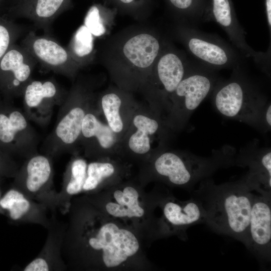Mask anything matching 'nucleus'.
<instances>
[{
	"label": "nucleus",
	"instance_id": "nucleus-1",
	"mask_svg": "<svg viewBox=\"0 0 271 271\" xmlns=\"http://www.w3.org/2000/svg\"><path fill=\"white\" fill-rule=\"evenodd\" d=\"M62 254L67 269L149 271L148 258L139 234L99 210L84 195L73 197L67 213Z\"/></svg>",
	"mask_w": 271,
	"mask_h": 271
},
{
	"label": "nucleus",
	"instance_id": "nucleus-2",
	"mask_svg": "<svg viewBox=\"0 0 271 271\" xmlns=\"http://www.w3.org/2000/svg\"><path fill=\"white\" fill-rule=\"evenodd\" d=\"M169 39L154 27H126L107 39L100 53V62L118 88L129 92L142 90Z\"/></svg>",
	"mask_w": 271,
	"mask_h": 271
},
{
	"label": "nucleus",
	"instance_id": "nucleus-3",
	"mask_svg": "<svg viewBox=\"0 0 271 271\" xmlns=\"http://www.w3.org/2000/svg\"><path fill=\"white\" fill-rule=\"evenodd\" d=\"M191 194L203 209L204 223L246 245L253 193L243 177L220 184L207 178Z\"/></svg>",
	"mask_w": 271,
	"mask_h": 271
},
{
	"label": "nucleus",
	"instance_id": "nucleus-4",
	"mask_svg": "<svg viewBox=\"0 0 271 271\" xmlns=\"http://www.w3.org/2000/svg\"><path fill=\"white\" fill-rule=\"evenodd\" d=\"M236 153L234 148L227 145L213 150L208 157L165 149L142 164L138 179L144 186L156 181L191 193L197 183L218 170L234 166Z\"/></svg>",
	"mask_w": 271,
	"mask_h": 271
},
{
	"label": "nucleus",
	"instance_id": "nucleus-5",
	"mask_svg": "<svg viewBox=\"0 0 271 271\" xmlns=\"http://www.w3.org/2000/svg\"><path fill=\"white\" fill-rule=\"evenodd\" d=\"M140 181L127 178L97 193L84 195L101 212L136 231L145 246L159 239L156 186L147 192Z\"/></svg>",
	"mask_w": 271,
	"mask_h": 271
},
{
	"label": "nucleus",
	"instance_id": "nucleus-6",
	"mask_svg": "<svg viewBox=\"0 0 271 271\" xmlns=\"http://www.w3.org/2000/svg\"><path fill=\"white\" fill-rule=\"evenodd\" d=\"M212 93L213 104L221 115L262 131L261 117L268 101L245 73L243 65L233 68L228 79H219Z\"/></svg>",
	"mask_w": 271,
	"mask_h": 271
},
{
	"label": "nucleus",
	"instance_id": "nucleus-7",
	"mask_svg": "<svg viewBox=\"0 0 271 271\" xmlns=\"http://www.w3.org/2000/svg\"><path fill=\"white\" fill-rule=\"evenodd\" d=\"M219 78L217 71L192 63L171 95L165 122L171 129H180L195 110L212 93Z\"/></svg>",
	"mask_w": 271,
	"mask_h": 271
},
{
	"label": "nucleus",
	"instance_id": "nucleus-8",
	"mask_svg": "<svg viewBox=\"0 0 271 271\" xmlns=\"http://www.w3.org/2000/svg\"><path fill=\"white\" fill-rule=\"evenodd\" d=\"M173 34L196 62L209 69H233L244 63V57L232 45L196 26L176 23Z\"/></svg>",
	"mask_w": 271,
	"mask_h": 271
},
{
	"label": "nucleus",
	"instance_id": "nucleus-9",
	"mask_svg": "<svg viewBox=\"0 0 271 271\" xmlns=\"http://www.w3.org/2000/svg\"><path fill=\"white\" fill-rule=\"evenodd\" d=\"M193 62L169 39L155 62L143 90L161 110L167 111L171 95Z\"/></svg>",
	"mask_w": 271,
	"mask_h": 271
},
{
	"label": "nucleus",
	"instance_id": "nucleus-10",
	"mask_svg": "<svg viewBox=\"0 0 271 271\" xmlns=\"http://www.w3.org/2000/svg\"><path fill=\"white\" fill-rule=\"evenodd\" d=\"M155 214L159 239L176 236L183 241L188 239L187 229L204 223V214L199 202L193 197L182 201L165 186H156Z\"/></svg>",
	"mask_w": 271,
	"mask_h": 271
},
{
	"label": "nucleus",
	"instance_id": "nucleus-11",
	"mask_svg": "<svg viewBox=\"0 0 271 271\" xmlns=\"http://www.w3.org/2000/svg\"><path fill=\"white\" fill-rule=\"evenodd\" d=\"M53 178L50 159L43 155H34L17 172L15 188L54 213L58 210L59 199Z\"/></svg>",
	"mask_w": 271,
	"mask_h": 271
},
{
	"label": "nucleus",
	"instance_id": "nucleus-12",
	"mask_svg": "<svg viewBox=\"0 0 271 271\" xmlns=\"http://www.w3.org/2000/svg\"><path fill=\"white\" fill-rule=\"evenodd\" d=\"M128 127L129 131L125 137L127 156L142 164L158 153L152 149L153 140L165 143L171 129L159 113L148 115L142 112L132 116Z\"/></svg>",
	"mask_w": 271,
	"mask_h": 271
},
{
	"label": "nucleus",
	"instance_id": "nucleus-13",
	"mask_svg": "<svg viewBox=\"0 0 271 271\" xmlns=\"http://www.w3.org/2000/svg\"><path fill=\"white\" fill-rule=\"evenodd\" d=\"M211 21L225 32L232 45L244 57L251 58L264 73L270 72V52L256 51L246 40V33L238 21L231 0H211Z\"/></svg>",
	"mask_w": 271,
	"mask_h": 271
},
{
	"label": "nucleus",
	"instance_id": "nucleus-14",
	"mask_svg": "<svg viewBox=\"0 0 271 271\" xmlns=\"http://www.w3.org/2000/svg\"><path fill=\"white\" fill-rule=\"evenodd\" d=\"M21 46L48 70L73 78L80 69L67 48L52 37L38 36L30 31L23 39Z\"/></svg>",
	"mask_w": 271,
	"mask_h": 271
},
{
	"label": "nucleus",
	"instance_id": "nucleus-15",
	"mask_svg": "<svg viewBox=\"0 0 271 271\" xmlns=\"http://www.w3.org/2000/svg\"><path fill=\"white\" fill-rule=\"evenodd\" d=\"M234 166L248 168L243 178L252 192L271 197L270 148L260 147L257 140L252 141L236 154Z\"/></svg>",
	"mask_w": 271,
	"mask_h": 271
},
{
	"label": "nucleus",
	"instance_id": "nucleus-16",
	"mask_svg": "<svg viewBox=\"0 0 271 271\" xmlns=\"http://www.w3.org/2000/svg\"><path fill=\"white\" fill-rule=\"evenodd\" d=\"M261 261L271 260V197L253 194L245 246Z\"/></svg>",
	"mask_w": 271,
	"mask_h": 271
},
{
	"label": "nucleus",
	"instance_id": "nucleus-17",
	"mask_svg": "<svg viewBox=\"0 0 271 271\" xmlns=\"http://www.w3.org/2000/svg\"><path fill=\"white\" fill-rule=\"evenodd\" d=\"M91 95L90 91L81 84L75 85L68 95L67 101L70 107L63 113L54 131L56 138L63 145L70 146L81 137L82 121L88 112L85 106Z\"/></svg>",
	"mask_w": 271,
	"mask_h": 271
},
{
	"label": "nucleus",
	"instance_id": "nucleus-18",
	"mask_svg": "<svg viewBox=\"0 0 271 271\" xmlns=\"http://www.w3.org/2000/svg\"><path fill=\"white\" fill-rule=\"evenodd\" d=\"M50 224L47 229L45 243L39 254L26 265L24 271H62L67 270L62 254L66 223L60 220L56 213H51Z\"/></svg>",
	"mask_w": 271,
	"mask_h": 271
},
{
	"label": "nucleus",
	"instance_id": "nucleus-19",
	"mask_svg": "<svg viewBox=\"0 0 271 271\" xmlns=\"http://www.w3.org/2000/svg\"><path fill=\"white\" fill-rule=\"evenodd\" d=\"M37 63L22 46L9 49L0 59V71L5 77L6 87L10 92L23 94Z\"/></svg>",
	"mask_w": 271,
	"mask_h": 271
},
{
	"label": "nucleus",
	"instance_id": "nucleus-20",
	"mask_svg": "<svg viewBox=\"0 0 271 271\" xmlns=\"http://www.w3.org/2000/svg\"><path fill=\"white\" fill-rule=\"evenodd\" d=\"M0 207L7 211L10 218L13 221L38 224L46 229L50 224L49 210L15 187L1 198Z\"/></svg>",
	"mask_w": 271,
	"mask_h": 271
},
{
	"label": "nucleus",
	"instance_id": "nucleus-21",
	"mask_svg": "<svg viewBox=\"0 0 271 271\" xmlns=\"http://www.w3.org/2000/svg\"><path fill=\"white\" fill-rule=\"evenodd\" d=\"M71 6L72 0H21L16 8L20 16L49 32L53 21Z\"/></svg>",
	"mask_w": 271,
	"mask_h": 271
},
{
	"label": "nucleus",
	"instance_id": "nucleus-22",
	"mask_svg": "<svg viewBox=\"0 0 271 271\" xmlns=\"http://www.w3.org/2000/svg\"><path fill=\"white\" fill-rule=\"evenodd\" d=\"M132 100L130 92L119 88H110L103 92L99 103L107 124L119 135L127 129L123 116V107Z\"/></svg>",
	"mask_w": 271,
	"mask_h": 271
},
{
	"label": "nucleus",
	"instance_id": "nucleus-23",
	"mask_svg": "<svg viewBox=\"0 0 271 271\" xmlns=\"http://www.w3.org/2000/svg\"><path fill=\"white\" fill-rule=\"evenodd\" d=\"M118 136L108 124L102 123L92 112L88 111L83 118L81 136L85 139H91L100 148V157L113 158V149L118 142Z\"/></svg>",
	"mask_w": 271,
	"mask_h": 271
},
{
	"label": "nucleus",
	"instance_id": "nucleus-24",
	"mask_svg": "<svg viewBox=\"0 0 271 271\" xmlns=\"http://www.w3.org/2000/svg\"><path fill=\"white\" fill-rule=\"evenodd\" d=\"M176 23L196 26L211 21V0H166Z\"/></svg>",
	"mask_w": 271,
	"mask_h": 271
},
{
	"label": "nucleus",
	"instance_id": "nucleus-25",
	"mask_svg": "<svg viewBox=\"0 0 271 271\" xmlns=\"http://www.w3.org/2000/svg\"><path fill=\"white\" fill-rule=\"evenodd\" d=\"M95 38L83 24L73 34L66 48L81 69L92 64L95 58Z\"/></svg>",
	"mask_w": 271,
	"mask_h": 271
},
{
	"label": "nucleus",
	"instance_id": "nucleus-26",
	"mask_svg": "<svg viewBox=\"0 0 271 271\" xmlns=\"http://www.w3.org/2000/svg\"><path fill=\"white\" fill-rule=\"evenodd\" d=\"M57 84L52 80H31L26 86L23 95L25 104L30 109L52 103L61 95Z\"/></svg>",
	"mask_w": 271,
	"mask_h": 271
},
{
	"label": "nucleus",
	"instance_id": "nucleus-27",
	"mask_svg": "<svg viewBox=\"0 0 271 271\" xmlns=\"http://www.w3.org/2000/svg\"><path fill=\"white\" fill-rule=\"evenodd\" d=\"M28 122L17 109L0 110V146L15 145L21 136L26 132Z\"/></svg>",
	"mask_w": 271,
	"mask_h": 271
},
{
	"label": "nucleus",
	"instance_id": "nucleus-28",
	"mask_svg": "<svg viewBox=\"0 0 271 271\" xmlns=\"http://www.w3.org/2000/svg\"><path fill=\"white\" fill-rule=\"evenodd\" d=\"M115 10L99 4L91 6L85 16L83 25L95 38L108 35L115 24Z\"/></svg>",
	"mask_w": 271,
	"mask_h": 271
},
{
	"label": "nucleus",
	"instance_id": "nucleus-29",
	"mask_svg": "<svg viewBox=\"0 0 271 271\" xmlns=\"http://www.w3.org/2000/svg\"><path fill=\"white\" fill-rule=\"evenodd\" d=\"M148 0H115L119 7L123 11L134 16L140 17V11Z\"/></svg>",
	"mask_w": 271,
	"mask_h": 271
},
{
	"label": "nucleus",
	"instance_id": "nucleus-30",
	"mask_svg": "<svg viewBox=\"0 0 271 271\" xmlns=\"http://www.w3.org/2000/svg\"><path fill=\"white\" fill-rule=\"evenodd\" d=\"M19 33H13L7 25L0 24V59L10 48L11 43Z\"/></svg>",
	"mask_w": 271,
	"mask_h": 271
},
{
	"label": "nucleus",
	"instance_id": "nucleus-31",
	"mask_svg": "<svg viewBox=\"0 0 271 271\" xmlns=\"http://www.w3.org/2000/svg\"><path fill=\"white\" fill-rule=\"evenodd\" d=\"M262 131L265 132L270 130L271 128V104L268 101L262 112L261 117Z\"/></svg>",
	"mask_w": 271,
	"mask_h": 271
},
{
	"label": "nucleus",
	"instance_id": "nucleus-32",
	"mask_svg": "<svg viewBox=\"0 0 271 271\" xmlns=\"http://www.w3.org/2000/svg\"><path fill=\"white\" fill-rule=\"evenodd\" d=\"M264 10L267 25L271 40V0H264Z\"/></svg>",
	"mask_w": 271,
	"mask_h": 271
},
{
	"label": "nucleus",
	"instance_id": "nucleus-33",
	"mask_svg": "<svg viewBox=\"0 0 271 271\" xmlns=\"http://www.w3.org/2000/svg\"><path fill=\"white\" fill-rule=\"evenodd\" d=\"M21 0H17V3H19Z\"/></svg>",
	"mask_w": 271,
	"mask_h": 271
},
{
	"label": "nucleus",
	"instance_id": "nucleus-34",
	"mask_svg": "<svg viewBox=\"0 0 271 271\" xmlns=\"http://www.w3.org/2000/svg\"><path fill=\"white\" fill-rule=\"evenodd\" d=\"M1 191H0V199H1Z\"/></svg>",
	"mask_w": 271,
	"mask_h": 271
}]
</instances>
